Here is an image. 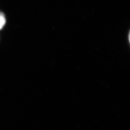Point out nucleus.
<instances>
[{"mask_svg": "<svg viewBox=\"0 0 130 130\" xmlns=\"http://www.w3.org/2000/svg\"><path fill=\"white\" fill-rule=\"evenodd\" d=\"M5 23V15L3 13L0 14V29L3 27Z\"/></svg>", "mask_w": 130, "mask_h": 130, "instance_id": "nucleus-1", "label": "nucleus"}]
</instances>
